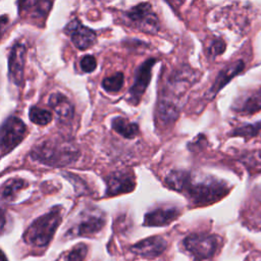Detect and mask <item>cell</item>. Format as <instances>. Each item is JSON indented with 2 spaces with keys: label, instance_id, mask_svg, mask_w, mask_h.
Here are the masks:
<instances>
[{
  "label": "cell",
  "instance_id": "1",
  "mask_svg": "<svg viewBox=\"0 0 261 261\" xmlns=\"http://www.w3.org/2000/svg\"><path fill=\"white\" fill-rule=\"evenodd\" d=\"M33 160L52 167H63L74 163L80 151L73 143L61 139H47L37 144L31 151Z\"/></svg>",
  "mask_w": 261,
  "mask_h": 261
},
{
  "label": "cell",
  "instance_id": "2",
  "mask_svg": "<svg viewBox=\"0 0 261 261\" xmlns=\"http://www.w3.org/2000/svg\"><path fill=\"white\" fill-rule=\"evenodd\" d=\"M228 191V186L222 180L206 176L195 181L191 173V177L184 193L193 204L208 205L223 198Z\"/></svg>",
  "mask_w": 261,
  "mask_h": 261
},
{
  "label": "cell",
  "instance_id": "3",
  "mask_svg": "<svg viewBox=\"0 0 261 261\" xmlns=\"http://www.w3.org/2000/svg\"><path fill=\"white\" fill-rule=\"evenodd\" d=\"M61 222V207L56 206L35 219L23 233V240L35 247H45Z\"/></svg>",
  "mask_w": 261,
  "mask_h": 261
},
{
  "label": "cell",
  "instance_id": "4",
  "mask_svg": "<svg viewBox=\"0 0 261 261\" xmlns=\"http://www.w3.org/2000/svg\"><path fill=\"white\" fill-rule=\"evenodd\" d=\"M25 135L27 125L19 117L14 115L7 117L2 123L0 133L1 155L5 156L17 147L22 142Z\"/></svg>",
  "mask_w": 261,
  "mask_h": 261
},
{
  "label": "cell",
  "instance_id": "5",
  "mask_svg": "<svg viewBox=\"0 0 261 261\" xmlns=\"http://www.w3.org/2000/svg\"><path fill=\"white\" fill-rule=\"evenodd\" d=\"M182 244L186 250L197 260H204L215 254L219 246V238L215 234L203 232L191 233L185 238Z\"/></svg>",
  "mask_w": 261,
  "mask_h": 261
},
{
  "label": "cell",
  "instance_id": "6",
  "mask_svg": "<svg viewBox=\"0 0 261 261\" xmlns=\"http://www.w3.org/2000/svg\"><path fill=\"white\" fill-rule=\"evenodd\" d=\"M125 16L132 24L146 34H156L160 29L159 19L148 2L133 6L125 12Z\"/></svg>",
  "mask_w": 261,
  "mask_h": 261
},
{
  "label": "cell",
  "instance_id": "7",
  "mask_svg": "<svg viewBox=\"0 0 261 261\" xmlns=\"http://www.w3.org/2000/svg\"><path fill=\"white\" fill-rule=\"evenodd\" d=\"M156 61L157 60L155 58H149L141 63L136 69L134 83L126 95V101L128 103L135 106L140 103L144 93L147 90V87L150 84L152 77V68Z\"/></svg>",
  "mask_w": 261,
  "mask_h": 261
},
{
  "label": "cell",
  "instance_id": "8",
  "mask_svg": "<svg viewBox=\"0 0 261 261\" xmlns=\"http://www.w3.org/2000/svg\"><path fill=\"white\" fill-rule=\"evenodd\" d=\"M105 225V216L97 208H88L81 213L79 222L68 234L72 237H89L99 232Z\"/></svg>",
  "mask_w": 261,
  "mask_h": 261
},
{
  "label": "cell",
  "instance_id": "9",
  "mask_svg": "<svg viewBox=\"0 0 261 261\" xmlns=\"http://www.w3.org/2000/svg\"><path fill=\"white\" fill-rule=\"evenodd\" d=\"M107 186V196H117L129 193L135 189L136 180L134 173L129 170H117L109 173L105 177Z\"/></svg>",
  "mask_w": 261,
  "mask_h": 261
},
{
  "label": "cell",
  "instance_id": "10",
  "mask_svg": "<svg viewBox=\"0 0 261 261\" xmlns=\"http://www.w3.org/2000/svg\"><path fill=\"white\" fill-rule=\"evenodd\" d=\"M70 37L73 45L80 50H87L96 43V34L93 30L85 27L79 19H72L64 29Z\"/></svg>",
  "mask_w": 261,
  "mask_h": 261
},
{
  "label": "cell",
  "instance_id": "11",
  "mask_svg": "<svg viewBox=\"0 0 261 261\" xmlns=\"http://www.w3.org/2000/svg\"><path fill=\"white\" fill-rule=\"evenodd\" d=\"M25 52V46L20 42H15L9 51L8 75L10 81L16 86H21L23 82Z\"/></svg>",
  "mask_w": 261,
  "mask_h": 261
},
{
  "label": "cell",
  "instance_id": "12",
  "mask_svg": "<svg viewBox=\"0 0 261 261\" xmlns=\"http://www.w3.org/2000/svg\"><path fill=\"white\" fill-rule=\"evenodd\" d=\"M167 243L160 236H154L140 241L130 247V251L144 258H155L163 253Z\"/></svg>",
  "mask_w": 261,
  "mask_h": 261
},
{
  "label": "cell",
  "instance_id": "13",
  "mask_svg": "<svg viewBox=\"0 0 261 261\" xmlns=\"http://www.w3.org/2000/svg\"><path fill=\"white\" fill-rule=\"evenodd\" d=\"M244 62L242 60H237L232 63L227 64L224 68H222L219 73L217 74L213 85L210 87L209 91L207 92V97L209 99L213 98L226 84L229 83V81L234 77L237 74H239L244 69Z\"/></svg>",
  "mask_w": 261,
  "mask_h": 261
},
{
  "label": "cell",
  "instance_id": "14",
  "mask_svg": "<svg viewBox=\"0 0 261 261\" xmlns=\"http://www.w3.org/2000/svg\"><path fill=\"white\" fill-rule=\"evenodd\" d=\"M180 211L175 207L156 208L146 213L144 218V225L147 226H163L172 222L178 217Z\"/></svg>",
  "mask_w": 261,
  "mask_h": 261
},
{
  "label": "cell",
  "instance_id": "15",
  "mask_svg": "<svg viewBox=\"0 0 261 261\" xmlns=\"http://www.w3.org/2000/svg\"><path fill=\"white\" fill-rule=\"evenodd\" d=\"M19 13L31 18H45L50 11L53 2L49 1H19L18 3Z\"/></svg>",
  "mask_w": 261,
  "mask_h": 261
},
{
  "label": "cell",
  "instance_id": "16",
  "mask_svg": "<svg viewBox=\"0 0 261 261\" xmlns=\"http://www.w3.org/2000/svg\"><path fill=\"white\" fill-rule=\"evenodd\" d=\"M49 106L57 114L60 120H68L73 116V106L70 101L61 93L55 92L49 96Z\"/></svg>",
  "mask_w": 261,
  "mask_h": 261
},
{
  "label": "cell",
  "instance_id": "17",
  "mask_svg": "<svg viewBox=\"0 0 261 261\" xmlns=\"http://www.w3.org/2000/svg\"><path fill=\"white\" fill-rule=\"evenodd\" d=\"M156 115L158 120L164 125L170 124L177 119L179 115V108L174 101L161 97L157 103Z\"/></svg>",
  "mask_w": 261,
  "mask_h": 261
},
{
  "label": "cell",
  "instance_id": "18",
  "mask_svg": "<svg viewBox=\"0 0 261 261\" xmlns=\"http://www.w3.org/2000/svg\"><path fill=\"white\" fill-rule=\"evenodd\" d=\"M233 109L244 114H253L261 109V90L253 91L239 99Z\"/></svg>",
  "mask_w": 261,
  "mask_h": 261
},
{
  "label": "cell",
  "instance_id": "19",
  "mask_svg": "<svg viewBox=\"0 0 261 261\" xmlns=\"http://www.w3.org/2000/svg\"><path fill=\"white\" fill-rule=\"evenodd\" d=\"M111 127L125 139H134L139 134V125L122 116L114 117L111 122Z\"/></svg>",
  "mask_w": 261,
  "mask_h": 261
},
{
  "label": "cell",
  "instance_id": "20",
  "mask_svg": "<svg viewBox=\"0 0 261 261\" xmlns=\"http://www.w3.org/2000/svg\"><path fill=\"white\" fill-rule=\"evenodd\" d=\"M191 177V172L187 170H171L164 179L165 185L176 192L184 193L188 181Z\"/></svg>",
  "mask_w": 261,
  "mask_h": 261
},
{
  "label": "cell",
  "instance_id": "21",
  "mask_svg": "<svg viewBox=\"0 0 261 261\" xmlns=\"http://www.w3.org/2000/svg\"><path fill=\"white\" fill-rule=\"evenodd\" d=\"M28 186V182L22 178H9L1 187L2 200L12 201L15 199L17 193Z\"/></svg>",
  "mask_w": 261,
  "mask_h": 261
},
{
  "label": "cell",
  "instance_id": "22",
  "mask_svg": "<svg viewBox=\"0 0 261 261\" xmlns=\"http://www.w3.org/2000/svg\"><path fill=\"white\" fill-rule=\"evenodd\" d=\"M29 118L32 122L38 125H46L49 122H51L53 115L51 111L40 108L37 106H32L29 110Z\"/></svg>",
  "mask_w": 261,
  "mask_h": 261
},
{
  "label": "cell",
  "instance_id": "23",
  "mask_svg": "<svg viewBox=\"0 0 261 261\" xmlns=\"http://www.w3.org/2000/svg\"><path fill=\"white\" fill-rule=\"evenodd\" d=\"M124 83V74L120 71L107 76L102 81V88L108 93H117L121 90Z\"/></svg>",
  "mask_w": 261,
  "mask_h": 261
},
{
  "label": "cell",
  "instance_id": "24",
  "mask_svg": "<svg viewBox=\"0 0 261 261\" xmlns=\"http://www.w3.org/2000/svg\"><path fill=\"white\" fill-rule=\"evenodd\" d=\"M231 135L243 137V138H253V137L261 136V121H258L254 124H247V125L238 127L233 129Z\"/></svg>",
  "mask_w": 261,
  "mask_h": 261
},
{
  "label": "cell",
  "instance_id": "25",
  "mask_svg": "<svg viewBox=\"0 0 261 261\" xmlns=\"http://www.w3.org/2000/svg\"><path fill=\"white\" fill-rule=\"evenodd\" d=\"M88 253V248L85 244L76 245L67 255L66 261H84Z\"/></svg>",
  "mask_w": 261,
  "mask_h": 261
},
{
  "label": "cell",
  "instance_id": "26",
  "mask_svg": "<svg viewBox=\"0 0 261 261\" xmlns=\"http://www.w3.org/2000/svg\"><path fill=\"white\" fill-rule=\"evenodd\" d=\"M81 68L84 72H93L97 67L96 58L93 55H85L80 61Z\"/></svg>",
  "mask_w": 261,
  "mask_h": 261
},
{
  "label": "cell",
  "instance_id": "27",
  "mask_svg": "<svg viewBox=\"0 0 261 261\" xmlns=\"http://www.w3.org/2000/svg\"><path fill=\"white\" fill-rule=\"evenodd\" d=\"M224 49H225V43L222 40L217 39L211 42L210 46L208 47V53L210 56L214 57L221 54L224 51Z\"/></svg>",
  "mask_w": 261,
  "mask_h": 261
}]
</instances>
